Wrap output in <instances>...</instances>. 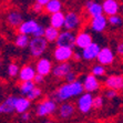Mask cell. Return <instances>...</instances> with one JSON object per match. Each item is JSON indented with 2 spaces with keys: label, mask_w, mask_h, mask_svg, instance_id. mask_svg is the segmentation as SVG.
I'll return each instance as SVG.
<instances>
[{
  "label": "cell",
  "mask_w": 123,
  "mask_h": 123,
  "mask_svg": "<svg viewBox=\"0 0 123 123\" xmlns=\"http://www.w3.org/2000/svg\"><path fill=\"white\" fill-rule=\"evenodd\" d=\"M84 92L82 81L77 80L73 82H66L61 84L55 92L52 98L57 102H66L70 101L73 98H78Z\"/></svg>",
  "instance_id": "1"
},
{
  "label": "cell",
  "mask_w": 123,
  "mask_h": 123,
  "mask_svg": "<svg viewBox=\"0 0 123 123\" xmlns=\"http://www.w3.org/2000/svg\"><path fill=\"white\" fill-rule=\"evenodd\" d=\"M58 106V102L53 98L43 99L36 106V115L38 117H47L57 112Z\"/></svg>",
  "instance_id": "2"
},
{
  "label": "cell",
  "mask_w": 123,
  "mask_h": 123,
  "mask_svg": "<svg viewBox=\"0 0 123 123\" xmlns=\"http://www.w3.org/2000/svg\"><path fill=\"white\" fill-rule=\"evenodd\" d=\"M49 42L46 40L44 37H32L29 42V53L33 58L43 57V53L48 49Z\"/></svg>",
  "instance_id": "3"
},
{
  "label": "cell",
  "mask_w": 123,
  "mask_h": 123,
  "mask_svg": "<svg viewBox=\"0 0 123 123\" xmlns=\"http://www.w3.org/2000/svg\"><path fill=\"white\" fill-rule=\"evenodd\" d=\"M93 93L90 92H83L81 95H79L77 99V103L75 106L79 110V112H81L82 114H88L91 112V110L93 109Z\"/></svg>",
  "instance_id": "4"
},
{
  "label": "cell",
  "mask_w": 123,
  "mask_h": 123,
  "mask_svg": "<svg viewBox=\"0 0 123 123\" xmlns=\"http://www.w3.org/2000/svg\"><path fill=\"white\" fill-rule=\"evenodd\" d=\"M82 26V18L78 12L69 11L66 13V19H64V27L63 29L70 30V31H77Z\"/></svg>",
  "instance_id": "5"
},
{
  "label": "cell",
  "mask_w": 123,
  "mask_h": 123,
  "mask_svg": "<svg viewBox=\"0 0 123 123\" xmlns=\"http://www.w3.org/2000/svg\"><path fill=\"white\" fill-rule=\"evenodd\" d=\"M74 50L70 47H60L57 46L53 50V59L57 62H69L73 59Z\"/></svg>",
  "instance_id": "6"
},
{
  "label": "cell",
  "mask_w": 123,
  "mask_h": 123,
  "mask_svg": "<svg viewBox=\"0 0 123 123\" xmlns=\"http://www.w3.org/2000/svg\"><path fill=\"white\" fill-rule=\"evenodd\" d=\"M75 36H77V33H74V31H70V30L64 29L63 31H60V34L55 41V44L60 47H70V48L74 49Z\"/></svg>",
  "instance_id": "7"
},
{
  "label": "cell",
  "mask_w": 123,
  "mask_h": 123,
  "mask_svg": "<svg viewBox=\"0 0 123 123\" xmlns=\"http://www.w3.org/2000/svg\"><path fill=\"white\" fill-rule=\"evenodd\" d=\"M83 89L86 92H90V93H95V92L100 91L101 89V82L99 80V78L93 75L92 73L84 75L82 80Z\"/></svg>",
  "instance_id": "8"
},
{
  "label": "cell",
  "mask_w": 123,
  "mask_h": 123,
  "mask_svg": "<svg viewBox=\"0 0 123 123\" xmlns=\"http://www.w3.org/2000/svg\"><path fill=\"white\" fill-rule=\"evenodd\" d=\"M115 61V53L110 47H103L101 48L99 55L97 58V62L101 63L103 66H111Z\"/></svg>",
  "instance_id": "9"
},
{
  "label": "cell",
  "mask_w": 123,
  "mask_h": 123,
  "mask_svg": "<svg viewBox=\"0 0 123 123\" xmlns=\"http://www.w3.org/2000/svg\"><path fill=\"white\" fill-rule=\"evenodd\" d=\"M109 26V22H108V17L105 14H101L99 17L95 18H91V20L89 22V27L93 32L95 33H102L106 30Z\"/></svg>",
  "instance_id": "10"
},
{
  "label": "cell",
  "mask_w": 123,
  "mask_h": 123,
  "mask_svg": "<svg viewBox=\"0 0 123 123\" xmlns=\"http://www.w3.org/2000/svg\"><path fill=\"white\" fill-rule=\"evenodd\" d=\"M75 109L77 106L73 103L66 101V102H61V104L58 106V117H60L61 120H69L71 119L75 113Z\"/></svg>",
  "instance_id": "11"
},
{
  "label": "cell",
  "mask_w": 123,
  "mask_h": 123,
  "mask_svg": "<svg viewBox=\"0 0 123 123\" xmlns=\"http://www.w3.org/2000/svg\"><path fill=\"white\" fill-rule=\"evenodd\" d=\"M100 50H101V46L98 42H94V41H93V42H92L91 44H89L86 48L82 49V51H81L82 60L88 61V62L97 60Z\"/></svg>",
  "instance_id": "12"
},
{
  "label": "cell",
  "mask_w": 123,
  "mask_h": 123,
  "mask_svg": "<svg viewBox=\"0 0 123 123\" xmlns=\"http://www.w3.org/2000/svg\"><path fill=\"white\" fill-rule=\"evenodd\" d=\"M36 70H37V73L39 74H42L43 77H47L52 72V62L49 58H44V57H40L38 58L37 62H36Z\"/></svg>",
  "instance_id": "13"
},
{
  "label": "cell",
  "mask_w": 123,
  "mask_h": 123,
  "mask_svg": "<svg viewBox=\"0 0 123 123\" xmlns=\"http://www.w3.org/2000/svg\"><path fill=\"white\" fill-rule=\"evenodd\" d=\"M103 13L106 17L119 14L121 12V3L119 0H103L102 1Z\"/></svg>",
  "instance_id": "14"
},
{
  "label": "cell",
  "mask_w": 123,
  "mask_h": 123,
  "mask_svg": "<svg viewBox=\"0 0 123 123\" xmlns=\"http://www.w3.org/2000/svg\"><path fill=\"white\" fill-rule=\"evenodd\" d=\"M70 71H72V64L70 62H58L53 66L51 73L55 79H64Z\"/></svg>",
  "instance_id": "15"
},
{
  "label": "cell",
  "mask_w": 123,
  "mask_h": 123,
  "mask_svg": "<svg viewBox=\"0 0 123 123\" xmlns=\"http://www.w3.org/2000/svg\"><path fill=\"white\" fill-rule=\"evenodd\" d=\"M93 42V38H92V34L89 31H86V30H82V31H79L75 36V47L78 49H84L86 47L91 44Z\"/></svg>",
  "instance_id": "16"
},
{
  "label": "cell",
  "mask_w": 123,
  "mask_h": 123,
  "mask_svg": "<svg viewBox=\"0 0 123 123\" xmlns=\"http://www.w3.org/2000/svg\"><path fill=\"white\" fill-rule=\"evenodd\" d=\"M17 95H9L0 103V114H11L16 112Z\"/></svg>",
  "instance_id": "17"
},
{
  "label": "cell",
  "mask_w": 123,
  "mask_h": 123,
  "mask_svg": "<svg viewBox=\"0 0 123 123\" xmlns=\"http://www.w3.org/2000/svg\"><path fill=\"white\" fill-rule=\"evenodd\" d=\"M84 8L86 10V13L89 14L91 18L99 17L103 13V8H102V3L98 2L95 0H86L84 3Z\"/></svg>",
  "instance_id": "18"
},
{
  "label": "cell",
  "mask_w": 123,
  "mask_h": 123,
  "mask_svg": "<svg viewBox=\"0 0 123 123\" xmlns=\"http://www.w3.org/2000/svg\"><path fill=\"white\" fill-rule=\"evenodd\" d=\"M39 25H40V23L38 22L37 20H34V19L25 20L20 26H19L18 32H19V33L27 34V36H33V33L36 32V30H37Z\"/></svg>",
  "instance_id": "19"
},
{
  "label": "cell",
  "mask_w": 123,
  "mask_h": 123,
  "mask_svg": "<svg viewBox=\"0 0 123 123\" xmlns=\"http://www.w3.org/2000/svg\"><path fill=\"white\" fill-rule=\"evenodd\" d=\"M104 86L108 89L123 90V75L122 74H111L105 78Z\"/></svg>",
  "instance_id": "20"
},
{
  "label": "cell",
  "mask_w": 123,
  "mask_h": 123,
  "mask_svg": "<svg viewBox=\"0 0 123 123\" xmlns=\"http://www.w3.org/2000/svg\"><path fill=\"white\" fill-rule=\"evenodd\" d=\"M36 74H37L36 67L31 66V64H25L20 68L18 78H19L20 82H22V81H33Z\"/></svg>",
  "instance_id": "21"
},
{
  "label": "cell",
  "mask_w": 123,
  "mask_h": 123,
  "mask_svg": "<svg viewBox=\"0 0 123 123\" xmlns=\"http://www.w3.org/2000/svg\"><path fill=\"white\" fill-rule=\"evenodd\" d=\"M7 23H8L10 27H12V28H19V26H20L21 23L23 22V16L22 13H21L20 11H18V10H12V11H10L8 14H7Z\"/></svg>",
  "instance_id": "22"
},
{
  "label": "cell",
  "mask_w": 123,
  "mask_h": 123,
  "mask_svg": "<svg viewBox=\"0 0 123 123\" xmlns=\"http://www.w3.org/2000/svg\"><path fill=\"white\" fill-rule=\"evenodd\" d=\"M31 108V100H29L27 97H18L16 102V112L18 114H22L25 112H28Z\"/></svg>",
  "instance_id": "23"
},
{
  "label": "cell",
  "mask_w": 123,
  "mask_h": 123,
  "mask_svg": "<svg viewBox=\"0 0 123 123\" xmlns=\"http://www.w3.org/2000/svg\"><path fill=\"white\" fill-rule=\"evenodd\" d=\"M64 19H66V13L63 11H59L50 14V19H49L50 26L61 30L64 27Z\"/></svg>",
  "instance_id": "24"
},
{
  "label": "cell",
  "mask_w": 123,
  "mask_h": 123,
  "mask_svg": "<svg viewBox=\"0 0 123 123\" xmlns=\"http://www.w3.org/2000/svg\"><path fill=\"white\" fill-rule=\"evenodd\" d=\"M62 9H63V3L61 0H50L44 6V11L49 14L62 11Z\"/></svg>",
  "instance_id": "25"
},
{
  "label": "cell",
  "mask_w": 123,
  "mask_h": 123,
  "mask_svg": "<svg viewBox=\"0 0 123 123\" xmlns=\"http://www.w3.org/2000/svg\"><path fill=\"white\" fill-rule=\"evenodd\" d=\"M30 39H31V38H29V36H27V34L19 33V32H18V34L16 36V38H14V46L19 49H26V48H28V46H29Z\"/></svg>",
  "instance_id": "26"
},
{
  "label": "cell",
  "mask_w": 123,
  "mask_h": 123,
  "mask_svg": "<svg viewBox=\"0 0 123 123\" xmlns=\"http://www.w3.org/2000/svg\"><path fill=\"white\" fill-rule=\"evenodd\" d=\"M60 34V30L55 27H46V31H44V38L48 42H55Z\"/></svg>",
  "instance_id": "27"
},
{
  "label": "cell",
  "mask_w": 123,
  "mask_h": 123,
  "mask_svg": "<svg viewBox=\"0 0 123 123\" xmlns=\"http://www.w3.org/2000/svg\"><path fill=\"white\" fill-rule=\"evenodd\" d=\"M36 86H37V84L34 83V81H22L19 84V91H20L21 95L27 97Z\"/></svg>",
  "instance_id": "28"
},
{
  "label": "cell",
  "mask_w": 123,
  "mask_h": 123,
  "mask_svg": "<svg viewBox=\"0 0 123 123\" xmlns=\"http://www.w3.org/2000/svg\"><path fill=\"white\" fill-rule=\"evenodd\" d=\"M108 22H109V26L112 28H121L123 26V17L120 13L110 16L108 17Z\"/></svg>",
  "instance_id": "29"
},
{
  "label": "cell",
  "mask_w": 123,
  "mask_h": 123,
  "mask_svg": "<svg viewBox=\"0 0 123 123\" xmlns=\"http://www.w3.org/2000/svg\"><path fill=\"white\" fill-rule=\"evenodd\" d=\"M105 72H106L105 66H103L101 63H95V64H93L91 68V73L98 78L103 77V75L105 74Z\"/></svg>",
  "instance_id": "30"
},
{
  "label": "cell",
  "mask_w": 123,
  "mask_h": 123,
  "mask_svg": "<svg viewBox=\"0 0 123 123\" xmlns=\"http://www.w3.org/2000/svg\"><path fill=\"white\" fill-rule=\"evenodd\" d=\"M41 95H42V89L37 86L28 95H27V98L31 101H36V100H38V99H40Z\"/></svg>",
  "instance_id": "31"
},
{
  "label": "cell",
  "mask_w": 123,
  "mask_h": 123,
  "mask_svg": "<svg viewBox=\"0 0 123 123\" xmlns=\"http://www.w3.org/2000/svg\"><path fill=\"white\" fill-rule=\"evenodd\" d=\"M19 71H20V68L17 63H10L7 68V73H8L9 77L14 78L19 74Z\"/></svg>",
  "instance_id": "32"
},
{
  "label": "cell",
  "mask_w": 123,
  "mask_h": 123,
  "mask_svg": "<svg viewBox=\"0 0 123 123\" xmlns=\"http://www.w3.org/2000/svg\"><path fill=\"white\" fill-rule=\"evenodd\" d=\"M103 105H104V98L102 95H95L93 98V109H102Z\"/></svg>",
  "instance_id": "33"
},
{
  "label": "cell",
  "mask_w": 123,
  "mask_h": 123,
  "mask_svg": "<svg viewBox=\"0 0 123 123\" xmlns=\"http://www.w3.org/2000/svg\"><path fill=\"white\" fill-rule=\"evenodd\" d=\"M104 97L108 99V100H113L117 97V90L114 89H108L104 92Z\"/></svg>",
  "instance_id": "34"
},
{
  "label": "cell",
  "mask_w": 123,
  "mask_h": 123,
  "mask_svg": "<svg viewBox=\"0 0 123 123\" xmlns=\"http://www.w3.org/2000/svg\"><path fill=\"white\" fill-rule=\"evenodd\" d=\"M77 80H78V74L73 70L69 72L68 74L66 75V78H64V81H66V82H73V81H77Z\"/></svg>",
  "instance_id": "35"
},
{
  "label": "cell",
  "mask_w": 123,
  "mask_h": 123,
  "mask_svg": "<svg viewBox=\"0 0 123 123\" xmlns=\"http://www.w3.org/2000/svg\"><path fill=\"white\" fill-rule=\"evenodd\" d=\"M44 31H46V27L40 23V25L38 26L37 30H36V32L33 33L32 37H44Z\"/></svg>",
  "instance_id": "36"
},
{
  "label": "cell",
  "mask_w": 123,
  "mask_h": 123,
  "mask_svg": "<svg viewBox=\"0 0 123 123\" xmlns=\"http://www.w3.org/2000/svg\"><path fill=\"white\" fill-rule=\"evenodd\" d=\"M31 10L34 12V13H42L43 10H44V7L42 6V5H40V3H37L34 2L33 5L31 6Z\"/></svg>",
  "instance_id": "37"
},
{
  "label": "cell",
  "mask_w": 123,
  "mask_h": 123,
  "mask_svg": "<svg viewBox=\"0 0 123 123\" xmlns=\"http://www.w3.org/2000/svg\"><path fill=\"white\" fill-rule=\"evenodd\" d=\"M20 120L22 121L23 123H28L29 121L31 120V113H30V111L25 112V113L20 114Z\"/></svg>",
  "instance_id": "38"
},
{
  "label": "cell",
  "mask_w": 123,
  "mask_h": 123,
  "mask_svg": "<svg viewBox=\"0 0 123 123\" xmlns=\"http://www.w3.org/2000/svg\"><path fill=\"white\" fill-rule=\"evenodd\" d=\"M44 78H46V77H43L42 74L37 73V74H36V77H34V79H33V81H34V83H36L37 86H39V84H42V83L44 82Z\"/></svg>",
  "instance_id": "39"
},
{
  "label": "cell",
  "mask_w": 123,
  "mask_h": 123,
  "mask_svg": "<svg viewBox=\"0 0 123 123\" xmlns=\"http://www.w3.org/2000/svg\"><path fill=\"white\" fill-rule=\"evenodd\" d=\"M115 52H117V55H120L121 58H123V41L119 42L117 44V48H115Z\"/></svg>",
  "instance_id": "40"
},
{
  "label": "cell",
  "mask_w": 123,
  "mask_h": 123,
  "mask_svg": "<svg viewBox=\"0 0 123 123\" xmlns=\"http://www.w3.org/2000/svg\"><path fill=\"white\" fill-rule=\"evenodd\" d=\"M73 60L74 61H80L82 60V55H81V52H74V55H73Z\"/></svg>",
  "instance_id": "41"
},
{
  "label": "cell",
  "mask_w": 123,
  "mask_h": 123,
  "mask_svg": "<svg viewBox=\"0 0 123 123\" xmlns=\"http://www.w3.org/2000/svg\"><path fill=\"white\" fill-rule=\"evenodd\" d=\"M50 0H34V2H37V3H40V5H42L43 7L46 6L47 3L49 2Z\"/></svg>",
  "instance_id": "42"
},
{
  "label": "cell",
  "mask_w": 123,
  "mask_h": 123,
  "mask_svg": "<svg viewBox=\"0 0 123 123\" xmlns=\"http://www.w3.org/2000/svg\"><path fill=\"white\" fill-rule=\"evenodd\" d=\"M43 123H55V121H53V120H46V121H44V122H43Z\"/></svg>",
  "instance_id": "43"
},
{
  "label": "cell",
  "mask_w": 123,
  "mask_h": 123,
  "mask_svg": "<svg viewBox=\"0 0 123 123\" xmlns=\"http://www.w3.org/2000/svg\"><path fill=\"white\" fill-rule=\"evenodd\" d=\"M121 12H122V14H123V2L121 3Z\"/></svg>",
  "instance_id": "44"
},
{
  "label": "cell",
  "mask_w": 123,
  "mask_h": 123,
  "mask_svg": "<svg viewBox=\"0 0 123 123\" xmlns=\"http://www.w3.org/2000/svg\"><path fill=\"white\" fill-rule=\"evenodd\" d=\"M120 123H123V117H122V119H121V122Z\"/></svg>",
  "instance_id": "45"
}]
</instances>
